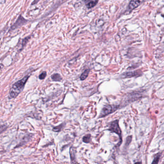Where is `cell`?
<instances>
[{
	"label": "cell",
	"instance_id": "1",
	"mask_svg": "<svg viewBox=\"0 0 164 164\" xmlns=\"http://www.w3.org/2000/svg\"><path fill=\"white\" fill-rule=\"evenodd\" d=\"M29 77V76L27 75L13 84L10 90V98H15L20 94L24 89L26 83L28 81Z\"/></svg>",
	"mask_w": 164,
	"mask_h": 164
},
{
	"label": "cell",
	"instance_id": "2",
	"mask_svg": "<svg viewBox=\"0 0 164 164\" xmlns=\"http://www.w3.org/2000/svg\"><path fill=\"white\" fill-rule=\"evenodd\" d=\"M119 105L108 104L104 106L101 110L99 118H102L114 112L119 108Z\"/></svg>",
	"mask_w": 164,
	"mask_h": 164
},
{
	"label": "cell",
	"instance_id": "3",
	"mask_svg": "<svg viewBox=\"0 0 164 164\" xmlns=\"http://www.w3.org/2000/svg\"><path fill=\"white\" fill-rule=\"evenodd\" d=\"M108 130L118 134L120 136L121 142L122 143V131L119 125L118 120H116L110 123Z\"/></svg>",
	"mask_w": 164,
	"mask_h": 164
},
{
	"label": "cell",
	"instance_id": "4",
	"mask_svg": "<svg viewBox=\"0 0 164 164\" xmlns=\"http://www.w3.org/2000/svg\"><path fill=\"white\" fill-rule=\"evenodd\" d=\"M144 0H131L129 5V8L130 10H133L139 6Z\"/></svg>",
	"mask_w": 164,
	"mask_h": 164
},
{
	"label": "cell",
	"instance_id": "5",
	"mask_svg": "<svg viewBox=\"0 0 164 164\" xmlns=\"http://www.w3.org/2000/svg\"><path fill=\"white\" fill-rule=\"evenodd\" d=\"M141 74H140L138 71H132V72H126L122 74L121 75L122 78H130L134 77H137Z\"/></svg>",
	"mask_w": 164,
	"mask_h": 164
},
{
	"label": "cell",
	"instance_id": "6",
	"mask_svg": "<svg viewBox=\"0 0 164 164\" xmlns=\"http://www.w3.org/2000/svg\"><path fill=\"white\" fill-rule=\"evenodd\" d=\"M84 1L86 7L89 9L95 6L98 3V0H84Z\"/></svg>",
	"mask_w": 164,
	"mask_h": 164
},
{
	"label": "cell",
	"instance_id": "7",
	"mask_svg": "<svg viewBox=\"0 0 164 164\" xmlns=\"http://www.w3.org/2000/svg\"><path fill=\"white\" fill-rule=\"evenodd\" d=\"M75 149L74 147H72L71 148H70V154L72 163H77L75 161Z\"/></svg>",
	"mask_w": 164,
	"mask_h": 164
},
{
	"label": "cell",
	"instance_id": "8",
	"mask_svg": "<svg viewBox=\"0 0 164 164\" xmlns=\"http://www.w3.org/2000/svg\"><path fill=\"white\" fill-rule=\"evenodd\" d=\"M51 78L52 80L54 81H61L62 79L61 76L58 73H55L53 74Z\"/></svg>",
	"mask_w": 164,
	"mask_h": 164
},
{
	"label": "cell",
	"instance_id": "9",
	"mask_svg": "<svg viewBox=\"0 0 164 164\" xmlns=\"http://www.w3.org/2000/svg\"><path fill=\"white\" fill-rule=\"evenodd\" d=\"M90 72L89 69H86L84 70V71L81 74L80 78L81 80H84L88 76V74Z\"/></svg>",
	"mask_w": 164,
	"mask_h": 164
},
{
	"label": "cell",
	"instance_id": "10",
	"mask_svg": "<svg viewBox=\"0 0 164 164\" xmlns=\"http://www.w3.org/2000/svg\"><path fill=\"white\" fill-rule=\"evenodd\" d=\"M91 135L90 134H88L84 136L83 138V141L85 143H89L91 142Z\"/></svg>",
	"mask_w": 164,
	"mask_h": 164
},
{
	"label": "cell",
	"instance_id": "11",
	"mask_svg": "<svg viewBox=\"0 0 164 164\" xmlns=\"http://www.w3.org/2000/svg\"><path fill=\"white\" fill-rule=\"evenodd\" d=\"M64 126V123H62L57 127H54L53 128V131H55V132H59V131H61V129H63V127Z\"/></svg>",
	"mask_w": 164,
	"mask_h": 164
},
{
	"label": "cell",
	"instance_id": "12",
	"mask_svg": "<svg viewBox=\"0 0 164 164\" xmlns=\"http://www.w3.org/2000/svg\"><path fill=\"white\" fill-rule=\"evenodd\" d=\"M46 76H47V72L46 71H44L39 75V79L40 80H43L46 78Z\"/></svg>",
	"mask_w": 164,
	"mask_h": 164
},
{
	"label": "cell",
	"instance_id": "13",
	"mask_svg": "<svg viewBox=\"0 0 164 164\" xmlns=\"http://www.w3.org/2000/svg\"><path fill=\"white\" fill-rule=\"evenodd\" d=\"M7 128V127L5 125H2L0 127V134H1L2 132H3L4 131H5Z\"/></svg>",
	"mask_w": 164,
	"mask_h": 164
},
{
	"label": "cell",
	"instance_id": "14",
	"mask_svg": "<svg viewBox=\"0 0 164 164\" xmlns=\"http://www.w3.org/2000/svg\"><path fill=\"white\" fill-rule=\"evenodd\" d=\"M159 156H156L154 160V161L152 162V164H156V163H158V161H159Z\"/></svg>",
	"mask_w": 164,
	"mask_h": 164
},
{
	"label": "cell",
	"instance_id": "15",
	"mask_svg": "<svg viewBox=\"0 0 164 164\" xmlns=\"http://www.w3.org/2000/svg\"><path fill=\"white\" fill-rule=\"evenodd\" d=\"M39 1V0H35V1H34V2L32 3V5H34V4H35L37 3Z\"/></svg>",
	"mask_w": 164,
	"mask_h": 164
},
{
	"label": "cell",
	"instance_id": "16",
	"mask_svg": "<svg viewBox=\"0 0 164 164\" xmlns=\"http://www.w3.org/2000/svg\"><path fill=\"white\" fill-rule=\"evenodd\" d=\"M2 65H0V69H1L2 68Z\"/></svg>",
	"mask_w": 164,
	"mask_h": 164
}]
</instances>
